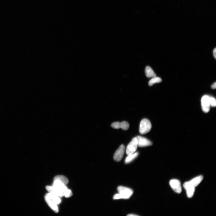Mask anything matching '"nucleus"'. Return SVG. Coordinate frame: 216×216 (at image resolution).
Here are the masks:
<instances>
[{
  "label": "nucleus",
  "instance_id": "19",
  "mask_svg": "<svg viewBox=\"0 0 216 216\" xmlns=\"http://www.w3.org/2000/svg\"><path fill=\"white\" fill-rule=\"evenodd\" d=\"M113 199L114 200L119 199H127L126 197L119 193L115 195L113 197Z\"/></svg>",
  "mask_w": 216,
  "mask_h": 216
},
{
  "label": "nucleus",
  "instance_id": "11",
  "mask_svg": "<svg viewBox=\"0 0 216 216\" xmlns=\"http://www.w3.org/2000/svg\"><path fill=\"white\" fill-rule=\"evenodd\" d=\"M49 193L57 195L59 197L64 196L63 193L53 186H47L46 187Z\"/></svg>",
  "mask_w": 216,
  "mask_h": 216
},
{
  "label": "nucleus",
  "instance_id": "17",
  "mask_svg": "<svg viewBox=\"0 0 216 216\" xmlns=\"http://www.w3.org/2000/svg\"><path fill=\"white\" fill-rule=\"evenodd\" d=\"M162 81V79L159 77H153L149 81V85L150 86H151L155 83H161Z\"/></svg>",
  "mask_w": 216,
  "mask_h": 216
},
{
  "label": "nucleus",
  "instance_id": "13",
  "mask_svg": "<svg viewBox=\"0 0 216 216\" xmlns=\"http://www.w3.org/2000/svg\"><path fill=\"white\" fill-rule=\"evenodd\" d=\"M145 73L146 77L148 78L153 77H156L157 76L152 68L149 66L146 67L145 69Z\"/></svg>",
  "mask_w": 216,
  "mask_h": 216
},
{
  "label": "nucleus",
  "instance_id": "16",
  "mask_svg": "<svg viewBox=\"0 0 216 216\" xmlns=\"http://www.w3.org/2000/svg\"><path fill=\"white\" fill-rule=\"evenodd\" d=\"M138 155H139V153L138 152L135 153L133 154L128 155V156L125 160L126 163L128 164L131 162L137 157Z\"/></svg>",
  "mask_w": 216,
  "mask_h": 216
},
{
  "label": "nucleus",
  "instance_id": "2",
  "mask_svg": "<svg viewBox=\"0 0 216 216\" xmlns=\"http://www.w3.org/2000/svg\"><path fill=\"white\" fill-rule=\"evenodd\" d=\"M137 138L136 137H134L127 147L126 150V154L128 155L134 153L137 150Z\"/></svg>",
  "mask_w": 216,
  "mask_h": 216
},
{
  "label": "nucleus",
  "instance_id": "20",
  "mask_svg": "<svg viewBox=\"0 0 216 216\" xmlns=\"http://www.w3.org/2000/svg\"><path fill=\"white\" fill-rule=\"evenodd\" d=\"M210 106L215 107L216 106V101L215 99L213 97H210Z\"/></svg>",
  "mask_w": 216,
  "mask_h": 216
},
{
  "label": "nucleus",
  "instance_id": "15",
  "mask_svg": "<svg viewBox=\"0 0 216 216\" xmlns=\"http://www.w3.org/2000/svg\"><path fill=\"white\" fill-rule=\"evenodd\" d=\"M47 194L51 198V199L57 205L61 203V200L59 197L50 193Z\"/></svg>",
  "mask_w": 216,
  "mask_h": 216
},
{
  "label": "nucleus",
  "instance_id": "9",
  "mask_svg": "<svg viewBox=\"0 0 216 216\" xmlns=\"http://www.w3.org/2000/svg\"><path fill=\"white\" fill-rule=\"evenodd\" d=\"M112 127L116 129L122 128L124 130H127L129 128V125L127 122L123 121L121 123L116 122L112 123L111 125Z\"/></svg>",
  "mask_w": 216,
  "mask_h": 216
},
{
  "label": "nucleus",
  "instance_id": "12",
  "mask_svg": "<svg viewBox=\"0 0 216 216\" xmlns=\"http://www.w3.org/2000/svg\"><path fill=\"white\" fill-rule=\"evenodd\" d=\"M203 179L202 176H198L188 181V182L190 184L195 187L201 182Z\"/></svg>",
  "mask_w": 216,
  "mask_h": 216
},
{
  "label": "nucleus",
  "instance_id": "7",
  "mask_svg": "<svg viewBox=\"0 0 216 216\" xmlns=\"http://www.w3.org/2000/svg\"><path fill=\"white\" fill-rule=\"evenodd\" d=\"M186 192L187 197L189 198L193 197L195 191V187L190 184L188 182L185 183L183 185Z\"/></svg>",
  "mask_w": 216,
  "mask_h": 216
},
{
  "label": "nucleus",
  "instance_id": "22",
  "mask_svg": "<svg viewBox=\"0 0 216 216\" xmlns=\"http://www.w3.org/2000/svg\"><path fill=\"white\" fill-rule=\"evenodd\" d=\"M216 83L215 82L211 86V88L213 89H215L216 88Z\"/></svg>",
  "mask_w": 216,
  "mask_h": 216
},
{
  "label": "nucleus",
  "instance_id": "4",
  "mask_svg": "<svg viewBox=\"0 0 216 216\" xmlns=\"http://www.w3.org/2000/svg\"><path fill=\"white\" fill-rule=\"evenodd\" d=\"M117 190L119 193L126 197L127 199L130 198L133 193V191L132 189L123 186L118 187Z\"/></svg>",
  "mask_w": 216,
  "mask_h": 216
},
{
  "label": "nucleus",
  "instance_id": "1",
  "mask_svg": "<svg viewBox=\"0 0 216 216\" xmlns=\"http://www.w3.org/2000/svg\"><path fill=\"white\" fill-rule=\"evenodd\" d=\"M152 124L150 121L147 119H144L141 120L140 122L139 128V132L142 135L148 133L151 130Z\"/></svg>",
  "mask_w": 216,
  "mask_h": 216
},
{
  "label": "nucleus",
  "instance_id": "18",
  "mask_svg": "<svg viewBox=\"0 0 216 216\" xmlns=\"http://www.w3.org/2000/svg\"><path fill=\"white\" fill-rule=\"evenodd\" d=\"M72 195V193L70 190L68 188L64 193V196L65 197L68 198L70 197Z\"/></svg>",
  "mask_w": 216,
  "mask_h": 216
},
{
  "label": "nucleus",
  "instance_id": "5",
  "mask_svg": "<svg viewBox=\"0 0 216 216\" xmlns=\"http://www.w3.org/2000/svg\"><path fill=\"white\" fill-rule=\"evenodd\" d=\"M170 186L176 193L179 194L182 192V188L180 181L176 179H173L169 182Z\"/></svg>",
  "mask_w": 216,
  "mask_h": 216
},
{
  "label": "nucleus",
  "instance_id": "3",
  "mask_svg": "<svg viewBox=\"0 0 216 216\" xmlns=\"http://www.w3.org/2000/svg\"><path fill=\"white\" fill-rule=\"evenodd\" d=\"M202 106L203 111L207 113L210 111V97L205 95L201 100Z\"/></svg>",
  "mask_w": 216,
  "mask_h": 216
},
{
  "label": "nucleus",
  "instance_id": "21",
  "mask_svg": "<svg viewBox=\"0 0 216 216\" xmlns=\"http://www.w3.org/2000/svg\"><path fill=\"white\" fill-rule=\"evenodd\" d=\"M213 55L215 59H216V48L214 49L213 51Z\"/></svg>",
  "mask_w": 216,
  "mask_h": 216
},
{
  "label": "nucleus",
  "instance_id": "14",
  "mask_svg": "<svg viewBox=\"0 0 216 216\" xmlns=\"http://www.w3.org/2000/svg\"><path fill=\"white\" fill-rule=\"evenodd\" d=\"M54 180H57L59 182L66 185L68 183V179L65 177L63 175H57L54 178Z\"/></svg>",
  "mask_w": 216,
  "mask_h": 216
},
{
  "label": "nucleus",
  "instance_id": "23",
  "mask_svg": "<svg viewBox=\"0 0 216 216\" xmlns=\"http://www.w3.org/2000/svg\"><path fill=\"white\" fill-rule=\"evenodd\" d=\"M128 216H137V215H134V214H129L127 215Z\"/></svg>",
  "mask_w": 216,
  "mask_h": 216
},
{
  "label": "nucleus",
  "instance_id": "6",
  "mask_svg": "<svg viewBox=\"0 0 216 216\" xmlns=\"http://www.w3.org/2000/svg\"><path fill=\"white\" fill-rule=\"evenodd\" d=\"M125 146L124 145H121L115 153L114 156V160L119 162L122 160L125 153Z\"/></svg>",
  "mask_w": 216,
  "mask_h": 216
},
{
  "label": "nucleus",
  "instance_id": "8",
  "mask_svg": "<svg viewBox=\"0 0 216 216\" xmlns=\"http://www.w3.org/2000/svg\"><path fill=\"white\" fill-rule=\"evenodd\" d=\"M138 143V146L143 147L152 145V143L146 138L139 136L136 137Z\"/></svg>",
  "mask_w": 216,
  "mask_h": 216
},
{
  "label": "nucleus",
  "instance_id": "10",
  "mask_svg": "<svg viewBox=\"0 0 216 216\" xmlns=\"http://www.w3.org/2000/svg\"><path fill=\"white\" fill-rule=\"evenodd\" d=\"M45 199L50 208L56 213L59 212V208L57 205L51 199L47 194L45 196Z\"/></svg>",
  "mask_w": 216,
  "mask_h": 216
}]
</instances>
